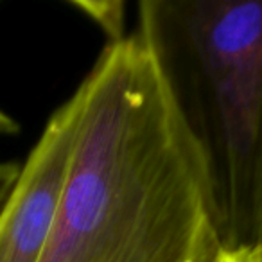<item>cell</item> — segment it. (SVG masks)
Returning <instances> with one entry per match:
<instances>
[{
    "instance_id": "cell-1",
    "label": "cell",
    "mask_w": 262,
    "mask_h": 262,
    "mask_svg": "<svg viewBox=\"0 0 262 262\" xmlns=\"http://www.w3.org/2000/svg\"><path fill=\"white\" fill-rule=\"evenodd\" d=\"M76 94V144L40 262H214L203 158L144 38L108 40Z\"/></svg>"
},
{
    "instance_id": "cell-2",
    "label": "cell",
    "mask_w": 262,
    "mask_h": 262,
    "mask_svg": "<svg viewBox=\"0 0 262 262\" xmlns=\"http://www.w3.org/2000/svg\"><path fill=\"white\" fill-rule=\"evenodd\" d=\"M137 33L203 158L221 248L262 246V0H144Z\"/></svg>"
},
{
    "instance_id": "cell-3",
    "label": "cell",
    "mask_w": 262,
    "mask_h": 262,
    "mask_svg": "<svg viewBox=\"0 0 262 262\" xmlns=\"http://www.w3.org/2000/svg\"><path fill=\"white\" fill-rule=\"evenodd\" d=\"M79 122L74 92L47 120L0 212V262H40L72 160Z\"/></svg>"
},
{
    "instance_id": "cell-4",
    "label": "cell",
    "mask_w": 262,
    "mask_h": 262,
    "mask_svg": "<svg viewBox=\"0 0 262 262\" xmlns=\"http://www.w3.org/2000/svg\"><path fill=\"white\" fill-rule=\"evenodd\" d=\"M22 165L16 162H0V212L4 208L16 180H18Z\"/></svg>"
},
{
    "instance_id": "cell-5",
    "label": "cell",
    "mask_w": 262,
    "mask_h": 262,
    "mask_svg": "<svg viewBox=\"0 0 262 262\" xmlns=\"http://www.w3.org/2000/svg\"><path fill=\"white\" fill-rule=\"evenodd\" d=\"M214 262H262V246L243 248V250H223Z\"/></svg>"
},
{
    "instance_id": "cell-6",
    "label": "cell",
    "mask_w": 262,
    "mask_h": 262,
    "mask_svg": "<svg viewBox=\"0 0 262 262\" xmlns=\"http://www.w3.org/2000/svg\"><path fill=\"white\" fill-rule=\"evenodd\" d=\"M16 133H20V124L6 110L0 108V137H11Z\"/></svg>"
}]
</instances>
